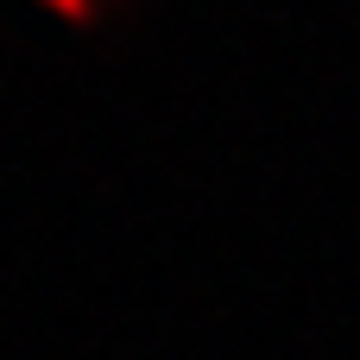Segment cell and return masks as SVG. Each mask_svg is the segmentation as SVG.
I'll return each instance as SVG.
<instances>
[{"instance_id": "cell-1", "label": "cell", "mask_w": 360, "mask_h": 360, "mask_svg": "<svg viewBox=\"0 0 360 360\" xmlns=\"http://www.w3.org/2000/svg\"><path fill=\"white\" fill-rule=\"evenodd\" d=\"M32 6H44L51 19H63V25H76V32H89V25H101V19H108V6H101V0H32Z\"/></svg>"}]
</instances>
